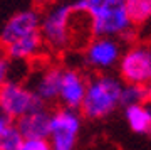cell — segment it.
<instances>
[{"mask_svg": "<svg viewBox=\"0 0 151 150\" xmlns=\"http://www.w3.org/2000/svg\"><path fill=\"white\" fill-rule=\"evenodd\" d=\"M146 103V86L134 84V83H124L121 93V106H131Z\"/></svg>", "mask_w": 151, "mask_h": 150, "instance_id": "obj_16", "label": "cell"}, {"mask_svg": "<svg viewBox=\"0 0 151 150\" xmlns=\"http://www.w3.org/2000/svg\"><path fill=\"white\" fill-rule=\"evenodd\" d=\"M76 10L89 14L94 37L108 36L121 41L134 39V24L131 22L124 0H76Z\"/></svg>", "mask_w": 151, "mask_h": 150, "instance_id": "obj_1", "label": "cell"}, {"mask_svg": "<svg viewBox=\"0 0 151 150\" xmlns=\"http://www.w3.org/2000/svg\"><path fill=\"white\" fill-rule=\"evenodd\" d=\"M82 127L81 110L60 106L50 113L49 142L52 150H76Z\"/></svg>", "mask_w": 151, "mask_h": 150, "instance_id": "obj_3", "label": "cell"}, {"mask_svg": "<svg viewBox=\"0 0 151 150\" xmlns=\"http://www.w3.org/2000/svg\"><path fill=\"white\" fill-rule=\"evenodd\" d=\"M12 59L7 54H0V86H4L7 81H10Z\"/></svg>", "mask_w": 151, "mask_h": 150, "instance_id": "obj_18", "label": "cell"}, {"mask_svg": "<svg viewBox=\"0 0 151 150\" xmlns=\"http://www.w3.org/2000/svg\"><path fill=\"white\" fill-rule=\"evenodd\" d=\"M123 49L118 37H92L84 47V63L94 71H109L119 66Z\"/></svg>", "mask_w": 151, "mask_h": 150, "instance_id": "obj_7", "label": "cell"}, {"mask_svg": "<svg viewBox=\"0 0 151 150\" xmlns=\"http://www.w3.org/2000/svg\"><path fill=\"white\" fill-rule=\"evenodd\" d=\"M62 68L59 66H49L39 73V76L34 81L32 90L37 93V96L44 103H54L59 100L60 81H62Z\"/></svg>", "mask_w": 151, "mask_h": 150, "instance_id": "obj_10", "label": "cell"}, {"mask_svg": "<svg viewBox=\"0 0 151 150\" xmlns=\"http://www.w3.org/2000/svg\"><path fill=\"white\" fill-rule=\"evenodd\" d=\"M0 115H4V113H2V108H0Z\"/></svg>", "mask_w": 151, "mask_h": 150, "instance_id": "obj_22", "label": "cell"}, {"mask_svg": "<svg viewBox=\"0 0 151 150\" xmlns=\"http://www.w3.org/2000/svg\"><path fill=\"white\" fill-rule=\"evenodd\" d=\"M124 2H126V0H124Z\"/></svg>", "mask_w": 151, "mask_h": 150, "instance_id": "obj_23", "label": "cell"}, {"mask_svg": "<svg viewBox=\"0 0 151 150\" xmlns=\"http://www.w3.org/2000/svg\"><path fill=\"white\" fill-rule=\"evenodd\" d=\"M45 103L37 96L32 88L19 81H7L0 86V108L9 120L17 122L19 118L29 115L34 110L42 108Z\"/></svg>", "mask_w": 151, "mask_h": 150, "instance_id": "obj_4", "label": "cell"}, {"mask_svg": "<svg viewBox=\"0 0 151 150\" xmlns=\"http://www.w3.org/2000/svg\"><path fill=\"white\" fill-rule=\"evenodd\" d=\"M40 22H42V17L39 15L35 9L15 12L0 31V46L7 47L9 44L15 42L22 37L40 32Z\"/></svg>", "mask_w": 151, "mask_h": 150, "instance_id": "obj_8", "label": "cell"}, {"mask_svg": "<svg viewBox=\"0 0 151 150\" xmlns=\"http://www.w3.org/2000/svg\"><path fill=\"white\" fill-rule=\"evenodd\" d=\"M42 34H32L27 37H22L15 42L9 44L7 47H4V54H7L12 61H25V59H32L34 56H37L40 47H42Z\"/></svg>", "mask_w": 151, "mask_h": 150, "instance_id": "obj_12", "label": "cell"}, {"mask_svg": "<svg viewBox=\"0 0 151 150\" xmlns=\"http://www.w3.org/2000/svg\"><path fill=\"white\" fill-rule=\"evenodd\" d=\"M24 138H49L50 132V111L45 106L34 110L29 115L19 118L15 122Z\"/></svg>", "mask_w": 151, "mask_h": 150, "instance_id": "obj_11", "label": "cell"}, {"mask_svg": "<svg viewBox=\"0 0 151 150\" xmlns=\"http://www.w3.org/2000/svg\"><path fill=\"white\" fill-rule=\"evenodd\" d=\"M74 7L72 4H60V5L50 7L42 17L40 22V34L44 42L54 51L72 46L70 39V17H72Z\"/></svg>", "mask_w": 151, "mask_h": 150, "instance_id": "obj_5", "label": "cell"}, {"mask_svg": "<svg viewBox=\"0 0 151 150\" xmlns=\"http://www.w3.org/2000/svg\"><path fill=\"white\" fill-rule=\"evenodd\" d=\"M12 120H9V118L5 117V115H0V137H2V133H4V130L7 128V125L10 123Z\"/></svg>", "mask_w": 151, "mask_h": 150, "instance_id": "obj_19", "label": "cell"}, {"mask_svg": "<svg viewBox=\"0 0 151 150\" xmlns=\"http://www.w3.org/2000/svg\"><path fill=\"white\" fill-rule=\"evenodd\" d=\"M24 142H25V138L20 133L17 123L10 122L0 137V150H20Z\"/></svg>", "mask_w": 151, "mask_h": 150, "instance_id": "obj_15", "label": "cell"}, {"mask_svg": "<svg viewBox=\"0 0 151 150\" xmlns=\"http://www.w3.org/2000/svg\"><path fill=\"white\" fill-rule=\"evenodd\" d=\"M20 150H52L49 138H25Z\"/></svg>", "mask_w": 151, "mask_h": 150, "instance_id": "obj_17", "label": "cell"}, {"mask_svg": "<svg viewBox=\"0 0 151 150\" xmlns=\"http://www.w3.org/2000/svg\"><path fill=\"white\" fill-rule=\"evenodd\" d=\"M86 76L81 71L74 68H65L62 71V81H60V91H59V101L62 106L81 110L84 96L87 90Z\"/></svg>", "mask_w": 151, "mask_h": 150, "instance_id": "obj_9", "label": "cell"}, {"mask_svg": "<svg viewBox=\"0 0 151 150\" xmlns=\"http://www.w3.org/2000/svg\"><path fill=\"white\" fill-rule=\"evenodd\" d=\"M126 9L134 25H141L151 19V0H126Z\"/></svg>", "mask_w": 151, "mask_h": 150, "instance_id": "obj_14", "label": "cell"}, {"mask_svg": "<svg viewBox=\"0 0 151 150\" xmlns=\"http://www.w3.org/2000/svg\"><path fill=\"white\" fill-rule=\"evenodd\" d=\"M123 79L113 74H96L87 81L81 113L87 120H103L121 106Z\"/></svg>", "mask_w": 151, "mask_h": 150, "instance_id": "obj_2", "label": "cell"}, {"mask_svg": "<svg viewBox=\"0 0 151 150\" xmlns=\"http://www.w3.org/2000/svg\"><path fill=\"white\" fill-rule=\"evenodd\" d=\"M119 78L124 83L146 86L151 81V42L133 44L119 61Z\"/></svg>", "mask_w": 151, "mask_h": 150, "instance_id": "obj_6", "label": "cell"}, {"mask_svg": "<svg viewBox=\"0 0 151 150\" xmlns=\"http://www.w3.org/2000/svg\"><path fill=\"white\" fill-rule=\"evenodd\" d=\"M124 120L131 132L138 135H151V108H148L145 103L131 105L124 108Z\"/></svg>", "mask_w": 151, "mask_h": 150, "instance_id": "obj_13", "label": "cell"}, {"mask_svg": "<svg viewBox=\"0 0 151 150\" xmlns=\"http://www.w3.org/2000/svg\"><path fill=\"white\" fill-rule=\"evenodd\" d=\"M146 101L151 103V81L146 84Z\"/></svg>", "mask_w": 151, "mask_h": 150, "instance_id": "obj_20", "label": "cell"}, {"mask_svg": "<svg viewBox=\"0 0 151 150\" xmlns=\"http://www.w3.org/2000/svg\"><path fill=\"white\" fill-rule=\"evenodd\" d=\"M39 5H49V4H54L55 0H35Z\"/></svg>", "mask_w": 151, "mask_h": 150, "instance_id": "obj_21", "label": "cell"}]
</instances>
